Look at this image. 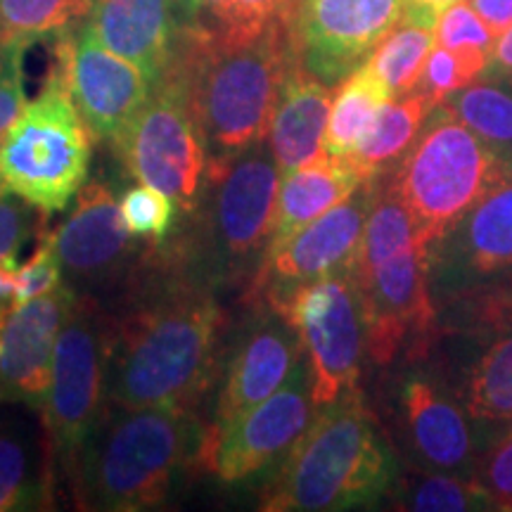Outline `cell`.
Returning <instances> with one entry per match:
<instances>
[{
	"instance_id": "1",
	"label": "cell",
	"mask_w": 512,
	"mask_h": 512,
	"mask_svg": "<svg viewBox=\"0 0 512 512\" xmlns=\"http://www.w3.org/2000/svg\"><path fill=\"white\" fill-rule=\"evenodd\" d=\"M107 316V401L197 411L226 361L230 316L221 292L164 245H150Z\"/></svg>"
},
{
	"instance_id": "12",
	"label": "cell",
	"mask_w": 512,
	"mask_h": 512,
	"mask_svg": "<svg viewBox=\"0 0 512 512\" xmlns=\"http://www.w3.org/2000/svg\"><path fill=\"white\" fill-rule=\"evenodd\" d=\"M247 306L245 325L228 344L221 389L209 422H204L202 444L219 437L242 415L285 387L306 361L302 339L283 313L266 299Z\"/></svg>"
},
{
	"instance_id": "27",
	"label": "cell",
	"mask_w": 512,
	"mask_h": 512,
	"mask_svg": "<svg viewBox=\"0 0 512 512\" xmlns=\"http://www.w3.org/2000/svg\"><path fill=\"white\" fill-rule=\"evenodd\" d=\"M434 107H437V102H432L420 91L389 100L382 107L373 131L358 145L354 155L347 157V162L354 166L363 181L384 176L411 150Z\"/></svg>"
},
{
	"instance_id": "20",
	"label": "cell",
	"mask_w": 512,
	"mask_h": 512,
	"mask_svg": "<svg viewBox=\"0 0 512 512\" xmlns=\"http://www.w3.org/2000/svg\"><path fill=\"white\" fill-rule=\"evenodd\" d=\"M55 489V446L43 411L0 403V512L55 508Z\"/></svg>"
},
{
	"instance_id": "9",
	"label": "cell",
	"mask_w": 512,
	"mask_h": 512,
	"mask_svg": "<svg viewBox=\"0 0 512 512\" xmlns=\"http://www.w3.org/2000/svg\"><path fill=\"white\" fill-rule=\"evenodd\" d=\"M107 316L100 299L79 294L55 344L53 377L43 418L55 446L57 472L67 479L74 458L107 406Z\"/></svg>"
},
{
	"instance_id": "8",
	"label": "cell",
	"mask_w": 512,
	"mask_h": 512,
	"mask_svg": "<svg viewBox=\"0 0 512 512\" xmlns=\"http://www.w3.org/2000/svg\"><path fill=\"white\" fill-rule=\"evenodd\" d=\"M264 299L290 320L302 339L316 408L358 387L366 330L354 271L330 273Z\"/></svg>"
},
{
	"instance_id": "30",
	"label": "cell",
	"mask_w": 512,
	"mask_h": 512,
	"mask_svg": "<svg viewBox=\"0 0 512 512\" xmlns=\"http://www.w3.org/2000/svg\"><path fill=\"white\" fill-rule=\"evenodd\" d=\"M413 245H425L420 238L418 221L408 211L401 197L389 183L387 174L380 176V185H377V197L373 209H370L366 228H363L361 247H358L354 275L366 278L373 273L377 266L384 264L392 256L401 254L403 249ZM427 247V245H425Z\"/></svg>"
},
{
	"instance_id": "42",
	"label": "cell",
	"mask_w": 512,
	"mask_h": 512,
	"mask_svg": "<svg viewBox=\"0 0 512 512\" xmlns=\"http://www.w3.org/2000/svg\"><path fill=\"white\" fill-rule=\"evenodd\" d=\"M181 27L219 29L226 17L228 0H176Z\"/></svg>"
},
{
	"instance_id": "4",
	"label": "cell",
	"mask_w": 512,
	"mask_h": 512,
	"mask_svg": "<svg viewBox=\"0 0 512 512\" xmlns=\"http://www.w3.org/2000/svg\"><path fill=\"white\" fill-rule=\"evenodd\" d=\"M399 465L361 387L320 406L309 430L268 475L264 512L370 508L392 494Z\"/></svg>"
},
{
	"instance_id": "32",
	"label": "cell",
	"mask_w": 512,
	"mask_h": 512,
	"mask_svg": "<svg viewBox=\"0 0 512 512\" xmlns=\"http://www.w3.org/2000/svg\"><path fill=\"white\" fill-rule=\"evenodd\" d=\"M439 105L470 126L486 143L512 157V76L472 83L463 91L448 95Z\"/></svg>"
},
{
	"instance_id": "45",
	"label": "cell",
	"mask_w": 512,
	"mask_h": 512,
	"mask_svg": "<svg viewBox=\"0 0 512 512\" xmlns=\"http://www.w3.org/2000/svg\"><path fill=\"white\" fill-rule=\"evenodd\" d=\"M15 273L10 268L0 264V306L12 304V297H15Z\"/></svg>"
},
{
	"instance_id": "44",
	"label": "cell",
	"mask_w": 512,
	"mask_h": 512,
	"mask_svg": "<svg viewBox=\"0 0 512 512\" xmlns=\"http://www.w3.org/2000/svg\"><path fill=\"white\" fill-rule=\"evenodd\" d=\"M482 76L486 81L510 79L512 76V27L496 38L489 55V64H486Z\"/></svg>"
},
{
	"instance_id": "11",
	"label": "cell",
	"mask_w": 512,
	"mask_h": 512,
	"mask_svg": "<svg viewBox=\"0 0 512 512\" xmlns=\"http://www.w3.org/2000/svg\"><path fill=\"white\" fill-rule=\"evenodd\" d=\"M430 247L413 245L358 278L366 354L375 366H389L406 351L418 361L439 330V309L427 273Z\"/></svg>"
},
{
	"instance_id": "6",
	"label": "cell",
	"mask_w": 512,
	"mask_h": 512,
	"mask_svg": "<svg viewBox=\"0 0 512 512\" xmlns=\"http://www.w3.org/2000/svg\"><path fill=\"white\" fill-rule=\"evenodd\" d=\"M76 29L53 41V67L38 93L0 138V190L57 214L86 185L91 131L72 98Z\"/></svg>"
},
{
	"instance_id": "2",
	"label": "cell",
	"mask_w": 512,
	"mask_h": 512,
	"mask_svg": "<svg viewBox=\"0 0 512 512\" xmlns=\"http://www.w3.org/2000/svg\"><path fill=\"white\" fill-rule=\"evenodd\" d=\"M294 62L290 19H278L252 34L181 27L166 72L181 81L209 157H228L268 138Z\"/></svg>"
},
{
	"instance_id": "21",
	"label": "cell",
	"mask_w": 512,
	"mask_h": 512,
	"mask_svg": "<svg viewBox=\"0 0 512 512\" xmlns=\"http://www.w3.org/2000/svg\"><path fill=\"white\" fill-rule=\"evenodd\" d=\"M399 408L411 448L434 470L463 472L475 460L477 439L472 415L437 377L411 373L401 382Z\"/></svg>"
},
{
	"instance_id": "23",
	"label": "cell",
	"mask_w": 512,
	"mask_h": 512,
	"mask_svg": "<svg viewBox=\"0 0 512 512\" xmlns=\"http://www.w3.org/2000/svg\"><path fill=\"white\" fill-rule=\"evenodd\" d=\"M332 95L335 88L311 74L302 62L292 64L268 131V145L283 176L328 159L325 131Z\"/></svg>"
},
{
	"instance_id": "14",
	"label": "cell",
	"mask_w": 512,
	"mask_h": 512,
	"mask_svg": "<svg viewBox=\"0 0 512 512\" xmlns=\"http://www.w3.org/2000/svg\"><path fill=\"white\" fill-rule=\"evenodd\" d=\"M316 411L309 361H304L285 387L242 415L219 437L202 444L195 467L216 475L223 484H240L266 472L271 475L309 430Z\"/></svg>"
},
{
	"instance_id": "39",
	"label": "cell",
	"mask_w": 512,
	"mask_h": 512,
	"mask_svg": "<svg viewBox=\"0 0 512 512\" xmlns=\"http://www.w3.org/2000/svg\"><path fill=\"white\" fill-rule=\"evenodd\" d=\"M29 46L8 43L0 48V138L15 124L19 114L27 107V91H24V57Z\"/></svg>"
},
{
	"instance_id": "37",
	"label": "cell",
	"mask_w": 512,
	"mask_h": 512,
	"mask_svg": "<svg viewBox=\"0 0 512 512\" xmlns=\"http://www.w3.org/2000/svg\"><path fill=\"white\" fill-rule=\"evenodd\" d=\"M62 285V261L55 247V233L48 228L46 233L36 240V249L34 254L29 256L27 264L17 268L12 306L27 304L31 299L55 292L57 287Z\"/></svg>"
},
{
	"instance_id": "15",
	"label": "cell",
	"mask_w": 512,
	"mask_h": 512,
	"mask_svg": "<svg viewBox=\"0 0 512 512\" xmlns=\"http://www.w3.org/2000/svg\"><path fill=\"white\" fill-rule=\"evenodd\" d=\"M437 309L512 280V183L489 195L427 252Z\"/></svg>"
},
{
	"instance_id": "31",
	"label": "cell",
	"mask_w": 512,
	"mask_h": 512,
	"mask_svg": "<svg viewBox=\"0 0 512 512\" xmlns=\"http://www.w3.org/2000/svg\"><path fill=\"white\" fill-rule=\"evenodd\" d=\"M93 0H0V43L34 46L79 29Z\"/></svg>"
},
{
	"instance_id": "36",
	"label": "cell",
	"mask_w": 512,
	"mask_h": 512,
	"mask_svg": "<svg viewBox=\"0 0 512 512\" xmlns=\"http://www.w3.org/2000/svg\"><path fill=\"white\" fill-rule=\"evenodd\" d=\"M48 216L19 195L0 190V261L19 259V252L50 228Z\"/></svg>"
},
{
	"instance_id": "16",
	"label": "cell",
	"mask_w": 512,
	"mask_h": 512,
	"mask_svg": "<svg viewBox=\"0 0 512 512\" xmlns=\"http://www.w3.org/2000/svg\"><path fill=\"white\" fill-rule=\"evenodd\" d=\"M406 10V0H294L290 34L297 60L337 86L368 60Z\"/></svg>"
},
{
	"instance_id": "7",
	"label": "cell",
	"mask_w": 512,
	"mask_h": 512,
	"mask_svg": "<svg viewBox=\"0 0 512 512\" xmlns=\"http://www.w3.org/2000/svg\"><path fill=\"white\" fill-rule=\"evenodd\" d=\"M387 178L430 247L472 207L512 183V157L437 105Z\"/></svg>"
},
{
	"instance_id": "47",
	"label": "cell",
	"mask_w": 512,
	"mask_h": 512,
	"mask_svg": "<svg viewBox=\"0 0 512 512\" xmlns=\"http://www.w3.org/2000/svg\"><path fill=\"white\" fill-rule=\"evenodd\" d=\"M0 48H3V43H0Z\"/></svg>"
},
{
	"instance_id": "18",
	"label": "cell",
	"mask_w": 512,
	"mask_h": 512,
	"mask_svg": "<svg viewBox=\"0 0 512 512\" xmlns=\"http://www.w3.org/2000/svg\"><path fill=\"white\" fill-rule=\"evenodd\" d=\"M76 297L79 292L64 283L22 306H0V403H27L43 411L57 337Z\"/></svg>"
},
{
	"instance_id": "46",
	"label": "cell",
	"mask_w": 512,
	"mask_h": 512,
	"mask_svg": "<svg viewBox=\"0 0 512 512\" xmlns=\"http://www.w3.org/2000/svg\"><path fill=\"white\" fill-rule=\"evenodd\" d=\"M406 3L418 5V8H422V10H430V12H434V15H439L441 10H446L448 5H453L456 0H406Z\"/></svg>"
},
{
	"instance_id": "38",
	"label": "cell",
	"mask_w": 512,
	"mask_h": 512,
	"mask_svg": "<svg viewBox=\"0 0 512 512\" xmlns=\"http://www.w3.org/2000/svg\"><path fill=\"white\" fill-rule=\"evenodd\" d=\"M434 38H437V46L451 50L477 48L486 50L489 55L496 43V36L491 34V29L486 27L482 17L477 15L467 0H456V3L439 12Z\"/></svg>"
},
{
	"instance_id": "26",
	"label": "cell",
	"mask_w": 512,
	"mask_h": 512,
	"mask_svg": "<svg viewBox=\"0 0 512 512\" xmlns=\"http://www.w3.org/2000/svg\"><path fill=\"white\" fill-rule=\"evenodd\" d=\"M437 17L430 10L406 3L399 24L382 38L380 46L366 60L368 69L382 81L392 100L413 93L418 86L427 57L437 46Z\"/></svg>"
},
{
	"instance_id": "43",
	"label": "cell",
	"mask_w": 512,
	"mask_h": 512,
	"mask_svg": "<svg viewBox=\"0 0 512 512\" xmlns=\"http://www.w3.org/2000/svg\"><path fill=\"white\" fill-rule=\"evenodd\" d=\"M496 38L512 27V0H467Z\"/></svg>"
},
{
	"instance_id": "35",
	"label": "cell",
	"mask_w": 512,
	"mask_h": 512,
	"mask_svg": "<svg viewBox=\"0 0 512 512\" xmlns=\"http://www.w3.org/2000/svg\"><path fill=\"white\" fill-rule=\"evenodd\" d=\"M176 202L155 185H133L121 195L119 211L128 235L147 245H162L176 223Z\"/></svg>"
},
{
	"instance_id": "10",
	"label": "cell",
	"mask_w": 512,
	"mask_h": 512,
	"mask_svg": "<svg viewBox=\"0 0 512 512\" xmlns=\"http://www.w3.org/2000/svg\"><path fill=\"white\" fill-rule=\"evenodd\" d=\"M112 150L128 174L166 192L183 214L200 204L209 152L188 110L181 81L171 72L155 83L143 110Z\"/></svg>"
},
{
	"instance_id": "19",
	"label": "cell",
	"mask_w": 512,
	"mask_h": 512,
	"mask_svg": "<svg viewBox=\"0 0 512 512\" xmlns=\"http://www.w3.org/2000/svg\"><path fill=\"white\" fill-rule=\"evenodd\" d=\"M69 79L91 136L110 147L124 136L155 88L143 69L102 46L86 22L76 29Z\"/></svg>"
},
{
	"instance_id": "28",
	"label": "cell",
	"mask_w": 512,
	"mask_h": 512,
	"mask_svg": "<svg viewBox=\"0 0 512 512\" xmlns=\"http://www.w3.org/2000/svg\"><path fill=\"white\" fill-rule=\"evenodd\" d=\"M392 100L382 81L370 72L368 64L354 69L347 79L339 81L332 95V107L325 131L328 157L347 159L373 131L382 107Z\"/></svg>"
},
{
	"instance_id": "22",
	"label": "cell",
	"mask_w": 512,
	"mask_h": 512,
	"mask_svg": "<svg viewBox=\"0 0 512 512\" xmlns=\"http://www.w3.org/2000/svg\"><path fill=\"white\" fill-rule=\"evenodd\" d=\"M86 24L112 53L162 79L174 60L181 19L176 0H93Z\"/></svg>"
},
{
	"instance_id": "17",
	"label": "cell",
	"mask_w": 512,
	"mask_h": 512,
	"mask_svg": "<svg viewBox=\"0 0 512 512\" xmlns=\"http://www.w3.org/2000/svg\"><path fill=\"white\" fill-rule=\"evenodd\" d=\"M380 178L366 181L354 195L325 211L309 226L294 233L264 259L259 275L242 302L252 304L266 294H278L337 271H354L363 228L377 197Z\"/></svg>"
},
{
	"instance_id": "3",
	"label": "cell",
	"mask_w": 512,
	"mask_h": 512,
	"mask_svg": "<svg viewBox=\"0 0 512 512\" xmlns=\"http://www.w3.org/2000/svg\"><path fill=\"white\" fill-rule=\"evenodd\" d=\"M204 422L197 411L131 408L107 401L67 482L79 510L162 508L185 467L195 465Z\"/></svg>"
},
{
	"instance_id": "29",
	"label": "cell",
	"mask_w": 512,
	"mask_h": 512,
	"mask_svg": "<svg viewBox=\"0 0 512 512\" xmlns=\"http://www.w3.org/2000/svg\"><path fill=\"white\" fill-rule=\"evenodd\" d=\"M396 510L411 512H486L496 510L494 498L479 477L463 472H408L396 479L392 494Z\"/></svg>"
},
{
	"instance_id": "25",
	"label": "cell",
	"mask_w": 512,
	"mask_h": 512,
	"mask_svg": "<svg viewBox=\"0 0 512 512\" xmlns=\"http://www.w3.org/2000/svg\"><path fill=\"white\" fill-rule=\"evenodd\" d=\"M482 347L460 368L453 394L477 422L512 425V330L470 332Z\"/></svg>"
},
{
	"instance_id": "5",
	"label": "cell",
	"mask_w": 512,
	"mask_h": 512,
	"mask_svg": "<svg viewBox=\"0 0 512 512\" xmlns=\"http://www.w3.org/2000/svg\"><path fill=\"white\" fill-rule=\"evenodd\" d=\"M280 183L283 171L268 140L238 155L209 157L200 204L162 245L216 292L242 287L245 294L271 245Z\"/></svg>"
},
{
	"instance_id": "24",
	"label": "cell",
	"mask_w": 512,
	"mask_h": 512,
	"mask_svg": "<svg viewBox=\"0 0 512 512\" xmlns=\"http://www.w3.org/2000/svg\"><path fill=\"white\" fill-rule=\"evenodd\" d=\"M363 183L366 181L356 174V169L347 159L335 157L320 159L316 164L285 174L283 183H280L273 235L266 256L280 245H285L294 233L309 226L325 211L354 195Z\"/></svg>"
},
{
	"instance_id": "34",
	"label": "cell",
	"mask_w": 512,
	"mask_h": 512,
	"mask_svg": "<svg viewBox=\"0 0 512 512\" xmlns=\"http://www.w3.org/2000/svg\"><path fill=\"white\" fill-rule=\"evenodd\" d=\"M486 64H489V53L486 50H451L444 46H434L415 91L425 93L427 98L439 105L448 95L472 86L484 74Z\"/></svg>"
},
{
	"instance_id": "13",
	"label": "cell",
	"mask_w": 512,
	"mask_h": 512,
	"mask_svg": "<svg viewBox=\"0 0 512 512\" xmlns=\"http://www.w3.org/2000/svg\"><path fill=\"white\" fill-rule=\"evenodd\" d=\"M53 233L67 283L102 304L117 297L150 247L128 235L117 197L102 178L76 192L72 211Z\"/></svg>"
},
{
	"instance_id": "40",
	"label": "cell",
	"mask_w": 512,
	"mask_h": 512,
	"mask_svg": "<svg viewBox=\"0 0 512 512\" xmlns=\"http://www.w3.org/2000/svg\"><path fill=\"white\" fill-rule=\"evenodd\" d=\"M292 8L294 0H228L226 17L219 29L252 34L278 19H290Z\"/></svg>"
},
{
	"instance_id": "33",
	"label": "cell",
	"mask_w": 512,
	"mask_h": 512,
	"mask_svg": "<svg viewBox=\"0 0 512 512\" xmlns=\"http://www.w3.org/2000/svg\"><path fill=\"white\" fill-rule=\"evenodd\" d=\"M439 328L458 335L512 330V280L441 306Z\"/></svg>"
},
{
	"instance_id": "41",
	"label": "cell",
	"mask_w": 512,
	"mask_h": 512,
	"mask_svg": "<svg viewBox=\"0 0 512 512\" xmlns=\"http://www.w3.org/2000/svg\"><path fill=\"white\" fill-rule=\"evenodd\" d=\"M491 498H494L496 510L512 512V434L498 444L486 463L482 465V477Z\"/></svg>"
}]
</instances>
